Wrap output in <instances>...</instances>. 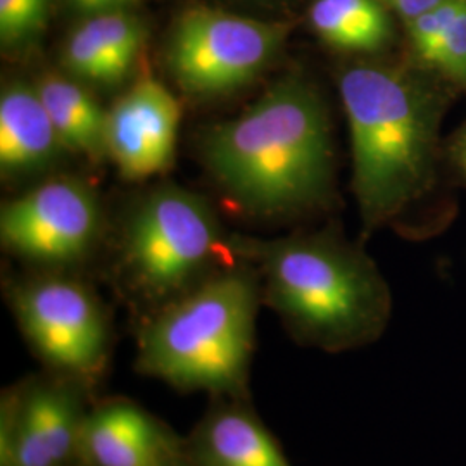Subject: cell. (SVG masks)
<instances>
[{
  "instance_id": "cell-5",
  "label": "cell",
  "mask_w": 466,
  "mask_h": 466,
  "mask_svg": "<svg viewBox=\"0 0 466 466\" xmlns=\"http://www.w3.org/2000/svg\"><path fill=\"white\" fill-rule=\"evenodd\" d=\"M223 248L209 204L194 192L167 185L135 208L123 240V268L146 299L182 294Z\"/></svg>"
},
{
  "instance_id": "cell-9",
  "label": "cell",
  "mask_w": 466,
  "mask_h": 466,
  "mask_svg": "<svg viewBox=\"0 0 466 466\" xmlns=\"http://www.w3.org/2000/svg\"><path fill=\"white\" fill-rule=\"evenodd\" d=\"M182 109L150 73L137 78L107 111L106 150L128 180H146L171 167Z\"/></svg>"
},
{
  "instance_id": "cell-10",
  "label": "cell",
  "mask_w": 466,
  "mask_h": 466,
  "mask_svg": "<svg viewBox=\"0 0 466 466\" xmlns=\"http://www.w3.org/2000/svg\"><path fill=\"white\" fill-rule=\"evenodd\" d=\"M82 421L63 387H36L2 425V466H63L78 446Z\"/></svg>"
},
{
  "instance_id": "cell-12",
  "label": "cell",
  "mask_w": 466,
  "mask_h": 466,
  "mask_svg": "<svg viewBox=\"0 0 466 466\" xmlns=\"http://www.w3.org/2000/svg\"><path fill=\"white\" fill-rule=\"evenodd\" d=\"M144 36L142 23L125 11L96 15L69 36L63 63L86 84H121L138 59Z\"/></svg>"
},
{
  "instance_id": "cell-18",
  "label": "cell",
  "mask_w": 466,
  "mask_h": 466,
  "mask_svg": "<svg viewBox=\"0 0 466 466\" xmlns=\"http://www.w3.org/2000/svg\"><path fill=\"white\" fill-rule=\"evenodd\" d=\"M49 0H0V38L4 47H19L42 32Z\"/></svg>"
},
{
  "instance_id": "cell-20",
  "label": "cell",
  "mask_w": 466,
  "mask_h": 466,
  "mask_svg": "<svg viewBox=\"0 0 466 466\" xmlns=\"http://www.w3.org/2000/svg\"><path fill=\"white\" fill-rule=\"evenodd\" d=\"M451 167L466 182V121L451 137L448 146L444 147Z\"/></svg>"
},
{
  "instance_id": "cell-15",
  "label": "cell",
  "mask_w": 466,
  "mask_h": 466,
  "mask_svg": "<svg viewBox=\"0 0 466 466\" xmlns=\"http://www.w3.org/2000/svg\"><path fill=\"white\" fill-rule=\"evenodd\" d=\"M309 23L329 47L346 54L377 56L394 40L390 11L379 0H315Z\"/></svg>"
},
{
  "instance_id": "cell-14",
  "label": "cell",
  "mask_w": 466,
  "mask_h": 466,
  "mask_svg": "<svg viewBox=\"0 0 466 466\" xmlns=\"http://www.w3.org/2000/svg\"><path fill=\"white\" fill-rule=\"evenodd\" d=\"M410 65L466 92V0H446L406 25Z\"/></svg>"
},
{
  "instance_id": "cell-13",
  "label": "cell",
  "mask_w": 466,
  "mask_h": 466,
  "mask_svg": "<svg viewBox=\"0 0 466 466\" xmlns=\"http://www.w3.org/2000/svg\"><path fill=\"white\" fill-rule=\"evenodd\" d=\"M63 140L35 86L7 85L0 97V167L5 175H26L49 167Z\"/></svg>"
},
{
  "instance_id": "cell-3",
  "label": "cell",
  "mask_w": 466,
  "mask_h": 466,
  "mask_svg": "<svg viewBox=\"0 0 466 466\" xmlns=\"http://www.w3.org/2000/svg\"><path fill=\"white\" fill-rule=\"evenodd\" d=\"M233 252L256 261L267 302L304 346L358 350L379 340L392 315V294L367 252L333 232L282 238L235 237Z\"/></svg>"
},
{
  "instance_id": "cell-19",
  "label": "cell",
  "mask_w": 466,
  "mask_h": 466,
  "mask_svg": "<svg viewBox=\"0 0 466 466\" xmlns=\"http://www.w3.org/2000/svg\"><path fill=\"white\" fill-rule=\"evenodd\" d=\"M383 5L402 19L404 25L413 23L417 17L432 11L433 7L441 5L446 0H379Z\"/></svg>"
},
{
  "instance_id": "cell-21",
  "label": "cell",
  "mask_w": 466,
  "mask_h": 466,
  "mask_svg": "<svg viewBox=\"0 0 466 466\" xmlns=\"http://www.w3.org/2000/svg\"><path fill=\"white\" fill-rule=\"evenodd\" d=\"M71 2L78 11L96 16L104 13L123 11L127 5H132L137 0H71Z\"/></svg>"
},
{
  "instance_id": "cell-7",
  "label": "cell",
  "mask_w": 466,
  "mask_h": 466,
  "mask_svg": "<svg viewBox=\"0 0 466 466\" xmlns=\"http://www.w3.org/2000/svg\"><path fill=\"white\" fill-rule=\"evenodd\" d=\"M100 227L99 199L88 185L52 178L9 200L0 211L7 249L35 263H73L94 246Z\"/></svg>"
},
{
  "instance_id": "cell-2",
  "label": "cell",
  "mask_w": 466,
  "mask_h": 466,
  "mask_svg": "<svg viewBox=\"0 0 466 466\" xmlns=\"http://www.w3.org/2000/svg\"><path fill=\"white\" fill-rule=\"evenodd\" d=\"M200 150L225 196L250 217H298L332 199L330 113L304 75H285L246 113L209 128Z\"/></svg>"
},
{
  "instance_id": "cell-4",
  "label": "cell",
  "mask_w": 466,
  "mask_h": 466,
  "mask_svg": "<svg viewBox=\"0 0 466 466\" xmlns=\"http://www.w3.org/2000/svg\"><path fill=\"white\" fill-rule=\"evenodd\" d=\"M258 300V280L238 269L169 302L140 337V370L184 390L238 389L249 370Z\"/></svg>"
},
{
  "instance_id": "cell-8",
  "label": "cell",
  "mask_w": 466,
  "mask_h": 466,
  "mask_svg": "<svg viewBox=\"0 0 466 466\" xmlns=\"http://www.w3.org/2000/svg\"><path fill=\"white\" fill-rule=\"evenodd\" d=\"M15 304L26 337L50 365L75 375L102 367L107 325L99 302L80 283L35 280L17 290Z\"/></svg>"
},
{
  "instance_id": "cell-6",
  "label": "cell",
  "mask_w": 466,
  "mask_h": 466,
  "mask_svg": "<svg viewBox=\"0 0 466 466\" xmlns=\"http://www.w3.org/2000/svg\"><path fill=\"white\" fill-rule=\"evenodd\" d=\"M287 26L254 17L196 7L177 21L167 67L192 97H219L256 80L277 57Z\"/></svg>"
},
{
  "instance_id": "cell-11",
  "label": "cell",
  "mask_w": 466,
  "mask_h": 466,
  "mask_svg": "<svg viewBox=\"0 0 466 466\" xmlns=\"http://www.w3.org/2000/svg\"><path fill=\"white\" fill-rule=\"evenodd\" d=\"M78 448L96 466H167V439L130 402H113L85 418Z\"/></svg>"
},
{
  "instance_id": "cell-1",
  "label": "cell",
  "mask_w": 466,
  "mask_h": 466,
  "mask_svg": "<svg viewBox=\"0 0 466 466\" xmlns=\"http://www.w3.org/2000/svg\"><path fill=\"white\" fill-rule=\"evenodd\" d=\"M339 94L350 125L352 192L370 233L432 190L442 121L458 92L408 61H368L339 75Z\"/></svg>"
},
{
  "instance_id": "cell-16",
  "label": "cell",
  "mask_w": 466,
  "mask_h": 466,
  "mask_svg": "<svg viewBox=\"0 0 466 466\" xmlns=\"http://www.w3.org/2000/svg\"><path fill=\"white\" fill-rule=\"evenodd\" d=\"M63 144L90 159L107 157L106 121L94 96L84 86L59 75H46L35 85Z\"/></svg>"
},
{
  "instance_id": "cell-17",
  "label": "cell",
  "mask_w": 466,
  "mask_h": 466,
  "mask_svg": "<svg viewBox=\"0 0 466 466\" xmlns=\"http://www.w3.org/2000/svg\"><path fill=\"white\" fill-rule=\"evenodd\" d=\"M200 452L209 466H290L267 429L235 410L218 413L206 423Z\"/></svg>"
}]
</instances>
